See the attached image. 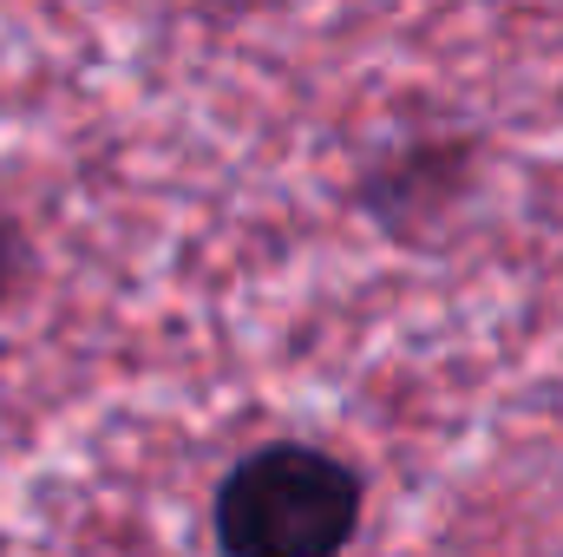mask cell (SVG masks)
Listing matches in <instances>:
<instances>
[{"label":"cell","instance_id":"cell-2","mask_svg":"<svg viewBox=\"0 0 563 557\" xmlns=\"http://www.w3.org/2000/svg\"><path fill=\"white\" fill-rule=\"evenodd\" d=\"M20 263H26V237H20V223H13V210H7V197H0V302L13 295Z\"/></svg>","mask_w":563,"mask_h":557},{"label":"cell","instance_id":"cell-1","mask_svg":"<svg viewBox=\"0 0 563 557\" xmlns=\"http://www.w3.org/2000/svg\"><path fill=\"white\" fill-rule=\"evenodd\" d=\"M361 472L321 446L276 439L217 485V545L230 557H334L361 532Z\"/></svg>","mask_w":563,"mask_h":557}]
</instances>
